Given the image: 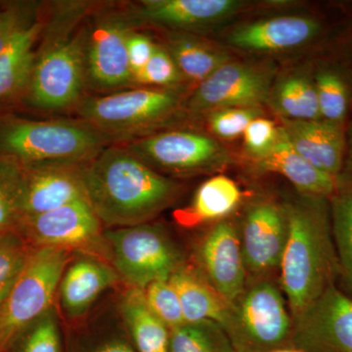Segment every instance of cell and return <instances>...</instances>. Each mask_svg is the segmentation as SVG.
<instances>
[{
	"label": "cell",
	"mask_w": 352,
	"mask_h": 352,
	"mask_svg": "<svg viewBox=\"0 0 352 352\" xmlns=\"http://www.w3.org/2000/svg\"><path fill=\"white\" fill-rule=\"evenodd\" d=\"M32 250L17 229L0 234V305L24 271Z\"/></svg>",
	"instance_id": "cell-31"
},
{
	"label": "cell",
	"mask_w": 352,
	"mask_h": 352,
	"mask_svg": "<svg viewBox=\"0 0 352 352\" xmlns=\"http://www.w3.org/2000/svg\"><path fill=\"white\" fill-rule=\"evenodd\" d=\"M266 105L281 120H320L314 66L276 76Z\"/></svg>",
	"instance_id": "cell-24"
},
{
	"label": "cell",
	"mask_w": 352,
	"mask_h": 352,
	"mask_svg": "<svg viewBox=\"0 0 352 352\" xmlns=\"http://www.w3.org/2000/svg\"><path fill=\"white\" fill-rule=\"evenodd\" d=\"M263 113L261 109H219L208 113V129L217 138L232 140L243 135L252 120Z\"/></svg>",
	"instance_id": "cell-37"
},
{
	"label": "cell",
	"mask_w": 352,
	"mask_h": 352,
	"mask_svg": "<svg viewBox=\"0 0 352 352\" xmlns=\"http://www.w3.org/2000/svg\"><path fill=\"white\" fill-rule=\"evenodd\" d=\"M110 140L85 122L0 116V159L20 166L83 164Z\"/></svg>",
	"instance_id": "cell-4"
},
{
	"label": "cell",
	"mask_w": 352,
	"mask_h": 352,
	"mask_svg": "<svg viewBox=\"0 0 352 352\" xmlns=\"http://www.w3.org/2000/svg\"><path fill=\"white\" fill-rule=\"evenodd\" d=\"M200 258L212 288L228 305L240 298L245 285L242 245L232 223L222 220L208 233Z\"/></svg>",
	"instance_id": "cell-18"
},
{
	"label": "cell",
	"mask_w": 352,
	"mask_h": 352,
	"mask_svg": "<svg viewBox=\"0 0 352 352\" xmlns=\"http://www.w3.org/2000/svg\"><path fill=\"white\" fill-rule=\"evenodd\" d=\"M329 203L338 261L352 279V188L339 185Z\"/></svg>",
	"instance_id": "cell-30"
},
{
	"label": "cell",
	"mask_w": 352,
	"mask_h": 352,
	"mask_svg": "<svg viewBox=\"0 0 352 352\" xmlns=\"http://www.w3.org/2000/svg\"><path fill=\"white\" fill-rule=\"evenodd\" d=\"M120 310L138 352H170V330L148 307L143 289H127Z\"/></svg>",
	"instance_id": "cell-27"
},
{
	"label": "cell",
	"mask_w": 352,
	"mask_h": 352,
	"mask_svg": "<svg viewBox=\"0 0 352 352\" xmlns=\"http://www.w3.org/2000/svg\"><path fill=\"white\" fill-rule=\"evenodd\" d=\"M108 259L119 277L131 287L144 289L168 280L182 267V256L164 229L143 223L103 233Z\"/></svg>",
	"instance_id": "cell-6"
},
{
	"label": "cell",
	"mask_w": 352,
	"mask_h": 352,
	"mask_svg": "<svg viewBox=\"0 0 352 352\" xmlns=\"http://www.w3.org/2000/svg\"><path fill=\"white\" fill-rule=\"evenodd\" d=\"M94 352H135L131 346L122 340H112L104 342L100 346L97 347Z\"/></svg>",
	"instance_id": "cell-42"
},
{
	"label": "cell",
	"mask_w": 352,
	"mask_h": 352,
	"mask_svg": "<svg viewBox=\"0 0 352 352\" xmlns=\"http://www.w3.org/2000/svg\"><path fill=\"white\" fill-rule=\"evenodd\" d=\"M229 338L236 352H271L282 349L291 333L283 296L272 284L250 289L236 307Z\"/></svg>",
	"instance_id": "cell-12"
},
{
	"label": "cell",
	"mask_w": 352,
	"mask_h": 352,
	"mask_svg": "<svg viewBox=\"0 0 352 352\" xmlns=\"http://www.w3.org/2000/svg\"><path fill=\"white\" fill-rule=\"evenodd\" d=\"M346 135V155H344V166L338 180H339V185L352 188V118L347 124Z\"/></svg>",
	"instance_id": "cell-41"
},
{
	"label": "cell",
	"mask_w": 352,
	"mask_h": 352,
	"mask_svg": "<svg viewBox=\"0 0 352 352\" xmlns=\"http://www.w3.org/2000/svg\"><path fill=\"white\" fill-rule=\"evenodd\" d=\"M39 4L36 2L14 1L0 4V52L20 32L41 18Z\"/></svg>",
	"instance_id": "cell-36"
},
{
	"label": "cell",
	"mask_w": 352,
	"mask_h": 352,
	"mask_svg": "<svg viewBox=\"0 0 352 352\" xmlns=\"http://www.w3.org/2000/svg\"><path fill=\"white\" fill-rule=\"evenodd\" d=\"M119 279L112 265L94 254L74 256L60 282L58 295L60 305L68 318H78L106 289Z\"/></svg>",
	"instance_id": "cell-20"
},
{
	"label": "cell",
	"mask_w": 352,
	"mask_h": 352,
	"mask_svg": "<svg viewBox=\"0 0 352 352\" xmlns=\"http://www.w3.org/2000/svg\"><path fill=\"white\" fill-rule=\"evenodd\" d=\"M321 120L346 129L352 118V71L326 54L314 65Z\"/></svg>",
	"instance_id": "cell-22"
},
{
	"label": "cell",
	"mask_w": 352,
	"mask_h": 352,
	"mask_svg": "<svg viewBox=\"0 0 352 352\" xmlns=\"http://www.w3.org/2000/svg\"><path fill=\"white\" fill-rule=\"evenodd\" d=\"M168 280L179 298L186 323L214 321L229 337L233 328V314L214 288L186 268H178Z\"/></svg>",
	"instance_id": "cell-23"
},
{
	"label": "cell",
	"mask_w": 352,
	"mask_h": 352,
	"mask_svg": "<svg viewBox=\"0 0 352 352\" xmlns=\"http://www.w3.org/2000/svg\"><path fill=\"white\" fill-rule=\"evenodd\" d=\"M44 20L31 71L18 96L28 107L59 111L78 105L87 85V2H62Z\"/></svg>",
	"instance_id": "cell-2"
},
{
	"label": "cell",
	"mask_w": 352,
	"mask_h": 352,
	"mask_svg": "<svg viewBox=\"0 0 352 352\" xmlns=\"http://www.w3.org/2000/svg\"><path fill=\"white\" fill-rule=\"evenodd\" d=\"M282 129L300 156L315 168L339 177L346 155V129L324 120H281Z\"/></svg>",
	"instance_id": "cell-19"
},
{
	"label": "cell",
	"mask_w": 352,
	"mask_h": 352,
	"mask_svg": "<svg viewBox=\"0 0 352 352\" xmlns=\"http://www.w3.org/2000/svg\"><path fill=\"white\" fill-rule=\"evenodd\" d=\"M124 146L155 170L193 173L217 168L229 161L228 152L217 139L196 131L160 132Z\"/></svg>",
	"instance_id": "cell-13"
},
{
	"label": "cell",
	"mask_w": 352,
	"mask_h": 352,
	"mask_svg": "<svg viewBox=\"0 0 352 352\" xmlns=\"http://www.w3.org/2000/svg\"><path fill=\"white\" fill-rule=\"evenodd\" d=\"M184 82L168 51L164 45L156 43L151 59L136 78L135 85L173 89Z\"/></svg>",
	"instance_id": "cell-35"
},
{
	"label": "cell",
	"mask_w": 352,
	"mask_h": 352,
	"mask_svg": "<svg viewBox=\"0 0 352 352\" xmlns=\"http://www.w3.org/2000/svg\"><path fill=\"white\" fill-rule=\"evenodd\" d=\"M283 207L288 238L280 263L281 281L298 317L333 284L339 261L331 235L329 199L302 195Z\"/></svg>",
	"instance_id": "cell-3"
},
{
	"label": "cell",
	"mask_w": 352,
	"mask_h": 352,
	"mask_svg": "<svg viewBox=\"0 0 352 352\" xmlns=\"http://www.w3.org/2000/svg\"><path fill=\"white\" fill-rule=\"evenodd\" d=\"M271 352H303L302 349H296V347H293V349H275V351Z\"/></svg>",
	"instance_id": "cell-43"
},
{
	"label": "cell",
	"mask_w": 352,
	"mask_h": 352,
	"mask_svg": "<svg viewBox=\"0 0 352 352\" xmlns=\"http://www.w3.org/2000/svg\"><path fill=\"white\" fill-rule=\"evenodd\" d=\"M287 238L284 207L270 201L252 206L245 214L241 240L245 267L264 272L280 265Z\"/></svg>",
	"instance_id": "cell-17"
},
{
	"label": "cell",
	"mask_w": 352,
	"mask_h": 352,
	"mask_svg": "<svg viewBox=\"0 0 352 352\" xmlns=\"http://www.w3.org/2000/svg\"><path fill=\"white\" fill-rule=\"evenodd\" d=\"M74 258L62 248H34L12 291L0 305V352L13 346L21 333L53 307L60 282Z\"/></svg>",
	"instance_id": "cell-5"
},
{
	"label": "cell",
	"mask_w": 352,
	"mask_h": 352,
	"mask_svg": "<svg viewBox=\"0 0 352 352\" xmlns=\"http://www.w3.org/2000/svg\"><path fill=\"white\" fill-rule=\"evenodd\" d=\"M15 344L17 352H62L56 309L50 308L39 317L21 333Z\"/></svg>",
	"instance_id": "cell-33"
},
{
	"label": "cell",
	"mask_w": 352,
	"mask_h": 352,
	"mask_svg": "<svg viewBox=\"0 0 352 352\" xmlns=\"http://www.w3.org/2000/svg\"><path fill=\"white\" fill-rule=\"evenodd\" d=\"M80 164L19 166L21 219L87 200Z\"/></svg>",
	"instance_id": "cell-16"
},
{
	"label": "cell",
	"mask_w": 352,
	"mask_h": 352,
	"mask_svg": "<svg viewBox=\"0 0 352 352\" xmlns=\"http://www.w3.org/2000/svg\"><path fill=\"white\" fill-rule=\"evenodd\" d=\"M164 47L179 69L185 82L200 85L231 56L226 50L207 43L196 34L168 32Z\"/></svg>",
	"instance_id": "cell-25"
},
{
	"label": "cell",
	"mask_w": 352,
	"mask_h": 352,
	"mask_svg": "<svg viewBox=\"0 0 352 352\" xmlns=\"http://www.w3.org/2000/svg\"><path fill=\"white\" fill-rule=\"evenodd\" d=\"M280 135V126L273 120L261 117L252 120L244 134V150L254 161L267 156L276 145Z\"/></svg>",
	"instance_id": "cell-38"
},
{
	"label": "cell",
	"mask_w": 352,
	"mask_h": 352,
	"mask_svg": "<svg viewBox=\"0 0 352 352\" xmlns=\"http://www.w3.org/2000/svg\"><path fill=\"white\" fill-rule=\"evenodd\" d=\"M326 54L346 65L352 71V9L347 13L344 24H340Z\"/></svg>",
	"instance_id": "cell-40"
},
{
	"label": "cell",
	"mask_w": 352,
	"mask_h": 352,
	"mask_svg": "<svg viewBox=\"0 0 352 352\" xmlns=\"http://www.w3.org/2000/svg\"><path fill=\"white\" fill-rule=\"evenodd\" d=\"M339 25L319 12L270 16L234 25L226 34V43L256 54L292 52L314 46L327 51Z\"/></svg>",
	"instance_id": "cell-8"
},
{
	"label": "cell",
	"mask_w": 352,
	"mask_h": 352,
	"mask_svg": "<svg viewBox=\"0 0 352 352\" xmlns=\"http://www.w3.org/2000/svg\"><path fill=\"white\" fill-rule=\"evenodd\" d=\"M19 166L0 159V234L15 230L19 224Z\"/></svg>",
	"instance_id": "cell-32"
},
{
	"label": "cell",
	"mask_w": 352,
	"mask_h": 352,
	"mask_svg": "<svg viewBox=\"0 0 352 352\" xmlns=\"http://www.w3.org/2000/svg\"><path fill=\"white\" fill-rule=\"evenodd\" d=\"M43 25L39 18L0 52V102L18 96L25 87Z\"/></svg>",
	"instance_id": "cell-28"
},
{
	"label": "cell",
	"mask_w": 352,
	"mask_h": 352,
	"mask_svg": "<svg viewBox=\"0 0 352 352\" xmlns=\"http://www.w3.org/2000/svg\"><path fill=\"white\" fill-rule=\"evenodd\" d=\"M148 307L170 330L186 323L179 298L170 280H159L144 289Z\"/></svg>",
	"instance_id": "cell-34"
},
{
	"label": "cell",
	"mask_w": 352,
	"mask_h": 352,
	"mask_svg": "<svg viewBox=\"0 0 352 352\" xmlns=\"http://www.w3.org/2000/svg\"><path fill=\"white\" fill-rule=\"evenodd\" d=\"M249 6L242 0H143L127 9L138 28L150 25L195 34L226 23Z\"/></svg>",
	"instance_id": "cell-15"
},
{
	"label": "cell",
	"mask_w": 352,
	"mask_h": 352,
	"mask_svg": "<svg viewBox=\"0 0 352 352\" xmlns=\"http://www.w3.org/2000/svg\"><path fill=\"white\" fill-rule=\"evenodd\" d=\"M180 101L175 88L139 87L83 98L76 113L85 124L112 138L156 124L175 112Z\"/></svg>",
	"instance_id": "cell-7"
},
{
	"label": "cell",
	"mask_w": 352,
	"mask_h": 352,
	"mask_svg": "<svg viewBox=\"0 0 352 352\" xmlns=\"http://www.w3.org/2000/svg\"><path fill=\"white\" fill-rule=\"evenodd\" d=\"M294 342L303 352H352V300L329 286L296 317Z\"/></svg>",
	"instance_id": "cell-14"
},
{
	"label": "cell",
	"mask_w": 352,
	"mask_h": 352,
	"mask_svg": "<svg viewBox=\"0 0 352 352\" xmlns=\"http://www.w3.org/2000/svg\"><path fill=\"white\" fill-rule=\"evenodd\" d=\"M101 221L87 200L21 219L17 230L34 248H62L94 254H107Z\"/></svg>",
	"instance_id": "cell-11"
},
{
	"label": "cell",
	"mask_w": 352,
	"mask_h": 352,
	"mask_svg": "<svg viewBox=\"0 0 352 352\" xmlns=\"http://www.w3.org/2000/svg\"><path fill=\"white\" fill-rule=\"evenodd\" d=\"M156 43L150 36L136 30L131 32L127 38L126 48L129 69L133 76L134 85L136 78L140 75L154 53Z\"/></svg>",
	"instance_id": "cell-39"
},
{
	"label": "cell",
	"mask_w": 352,
	"mask_h": 352,
	"mask_svg": "<svg viewBox=\"0 0 352 352\" xmlns=\"http://www.w3.org/2000/svg\"><path fill=\"white\" fill-rule=\"evenodd\" d=\"M256 164L259 170L286 177L303 195L330 199L339 188L337 177L315 168L294 149L281 126L276 145Z\"/></svg>",
	"instance_id": "cell-21"
},
{
	"label": "cell",
	"mask_w": 352,
	"mask_h": 352,
	"mask_svg": "<svg viewBox=\"0 0 352 352\" xmlns=\"http://www.w3.org/2000/svg\"><path fill=\"white\" fill-rule=\"evenodd\" d=\"M241 198V190L231 178L214 176L199 187L189 206L176 210L175 219L179 226L188 228L201 226L230 214Z\"/></svg>",
	"instance_id": "cell-26"
},
{
	"label": "cell",
	"mask_w": 352,
	"mask_h": 352,
	"mask_svg": "<svg viewBox=\"0 0 352 352\" xmlns=\"http://www.w3.org/2000/svg\"><path fill=\"white\" fill-rule=\"evenodd\" d=\"M170 352H236L226 331L214 321L184 323L170 331Z\"/></svg>",
	"instance_id": "cell-29"
},
{
	"label": "cell",
	"mask_w": 352,
	"mask_h": 352,
	"mask_svg": "<svg viewBox=\"0 0 352 352\" xmlns=\"http://www.w3.org/2000/svg\"><path fill=\"white\" fill-rule=\"evenodd\" d=\"M90 207L101 223L127 227L146 223L177 194V184L134 156L112 146L80 164Z\"/></svg>",
	"instance_id": "cell-1"
},
{
	"label": "cell",
	"mask_w": 352,
	"mask_h": 352,
	"mask_svg": "<svg viewBox=\"0 0 352 352\" xmlns=\"http://www.w3.org/2000/svg\"><path fill=\"white\" fill-rule=\"evenodd\" d=\"M275 78L270 65L231 60L197 85L187 110L197 116L224 108L261 109Z\"/></svg>",
	"instance_id": "cell-10"
},
{
	"label": "cell",
	"mask_w": 352,
	"mask_h": 352,
	"mask_svg": "<svg viewBox=\"0 0 352 352\" xmlns=\"http://www.w3.org/2000/svg\"><path fill=\"white\" fill-rule=\"evenodd\" d=\"M129 9H105L87 23V85L97 91L122 89L134 85L126 43L138 30Z\"/></svg>",
	"instance_id": "cell-9"
}]
</instances>
